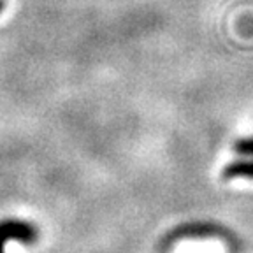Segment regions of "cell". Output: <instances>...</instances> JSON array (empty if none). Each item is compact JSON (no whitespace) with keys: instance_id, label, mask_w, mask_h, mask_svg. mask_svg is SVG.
I'll return each instance as SVG.
<instances>
[{"instance_id":"cell-1","label":"cell","mask_w":253,"mask_h":253,"mask_svg":"<svg viewBox=\"0 0 253 253\" xmlns=\"http://www.w3.org/2000/svg\"><path fill=\"white\" fill-rule=\"evenodd\" d=\"M34 243L37 239V229L21 220H4L0 221V253H4L7 241Z\"/></svg>"},{"instance_id":"cell-2","label":"cell","mask_w":253,"mask_h":253,"mask_svg":"<svg viewBox=\"0 0 253 253\" xmlns=\"http://www.w3.org/2000/svg\"><path fill=\"white\" fill-rule=\"evenodd\" d=\"M213 234H221V230L211 225H186L183 229L176 230L172 234V239H179V237H202L213 236Z\"/></svg>"},{"instance_id":"cell-3","label":"cell","mask_w":253,"mask_h":253,"mask_svg":"<svg viewBox=\"0 0 253 253\" xmlns=\"http://www.w3.org/2000/svg\"><path fill=\"white\" fill-rule=\"evenodd\" d=\"M223 178H252L253 179V160L252 162H234L223 169Z\"/></svg>"},{"instance_id":"cell-4","label":"cell","mask_w":253,"mask_h":253,"mask_svg":"<svg viewBox=\"0 0 253 253\" xmlns=\"http://www.w3.org/2000/svg\"><path fill=\"white\" fill-rule=\"evenodd\" d=\"M234 150L239 155H246V157H253V139H243V141L236 142Z\"/></svg>"},{"instance_id":"cell-5","label":"cell","mask_w":253,"mask_h":253,"mask_svg":"<svg viewBox=\"0 0 253 253\" xmlns=\"http://www.w3.org/2000/svg\"><path fill=\"white\" fill-rule=\"evenodd\" d=\"M2 7H4V4H2V0H0V11H2Z\"/></svg>"}]
</instances>
